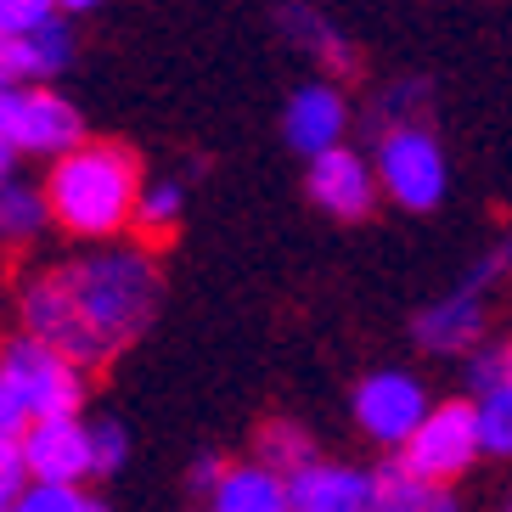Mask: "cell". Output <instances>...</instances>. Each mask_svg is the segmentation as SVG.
<instances>
[{
    "instance_id": "cell-31",
    "label": "cell",
    "mask_w": 512,
    "mask_h": 512,
    "mask_svg": "<svg viewBox=\"0 0 512 512\" xmlns=\"http://www.w3.org/2000/svg\"><path fill=\"white\" fill-rule=\"evenodd\" d=\"M0 512H12V507H0Z\"/></svg>"
},
{
    "instance_id": "cell-26",
    "label": "cell",
    "mask_w": 512,
    "mask_h": 512,
    "mask_svg": "<svg viewBox=\"0 0 512 512\" xmlns=\"http://www.w3.org/2000/svg\"><path fill=\"white\" fill-rule=\"evenodd\" d=\"M226 473H231V467L220 462V456H197V462H192V490H203V496L214 501V490L226 484Z\"/></svg>"
},
{
    "instance_id": "cell-3",
    "label": "cell",
    "mask_w": 512,
    "mask_h": 512,
    "mask_svg": "<svg viewBox=\"0 0 512 512\" xmlns=\"http://www.w3.org/2000/svg\"><path fill=\"white\" fill-rule=\"evenodd\" d=\"M0 383L29 406L34 422L79 417V406H85V372L68 355H57L40 338H29V332L0 349Z\"/></svg>"
},
{
    "instance_id": "cell-30",
    "label": "cell",
    "mask_w": 512,
    "mask_h": 512,
    "mask_svg": "<svg viewBox=\"0 0 512 512\" xmlns=\"http://www.w3.org/2000/svg\"><path fill=\"white\" fill-rule=\"evenodd\" d=\"M501 512H512V496H507V501H501Z\"/></svg>"
},
{
    "instance_id": "cell-13",
    "label": "cell",
    "mask_w": 512,
    "mask_h": 512,
    "mask_svg": "<svg viewBox=\"0 0 512 512\" xmlns=\"http://www.w3.org/2000/svg\"><path fill=\"white\" fill-rule=\"evenodd\" d=\"M484 282L490 271H479L473 282H462L456 293H445L439 304H428L417 316V344L434 349V355H456V349H473L484 327Z\"/></svg>"
},
{
    "instance_id": "cell-11",
    "label": "cell",
    "mask_w": 512,
    "mask_h": 512,
    "mask_svg": "<svg viewBox=\"0 0 512 512\" xmlns=\"http://www.w3.org/2000/svg\"><path fill=\"white\" fill-rule=\"evenodd\" d=\"M287 507L293 512H372L377 479L349 462H316L299 479H287Z\"/></svg>"
},
{
    "instance_id": "cell-29",
    "label": "cell",
    "mask_w": 512,
    "mask_h": 512,
    "mask_svg": "<svg viewBox=\"0 0 512 512\" xmlns=\"http://www.w3.org/2000/svg\"><path fill=\"white\" fill-rule=\"evenodd\" d=\"M501 361H507V377H512V344H507V349H501Z\"/></svg>"
},
{
    "instance_id": "cell-19",
    "label": "cell",
    "mask_w": 512,
    "mask_h": 512,
    "mask_svg": "<svg viewBox=\"0 0 512 512\" xmlns=\"http://www.w3.org/2000/svg\"><path fill=\"white\" fill-rule=\"evenodd\" d=\"M473 411H479L484 451H490V456H512V377H501L490 394H479Z\"/></svg>"
},
{
    "instance_id": "cell-8",
    "label": "cell",
    "mask_w": 512,
    "mask_h": 512,
    "mask_svg": "<svg viewBox=\"0 0 512 512\" xmlns=\"http://www.w3.org/2000/svg\"><path fill=\"white\" fill-rule=\"evenodd\" d=\"M428 411H434V400H428V389L411 372H372L355 389V422L377 445H400L406 451L417 439V428L428 422Z\"/></svg>"
},
{
    "instance_id": "cell-14",
    "label": "cell",
    "mask_w": 512,
    "mask_h": 512,
    "mask_svg": "<svg viewBox=\"0 0 512 512\" xmlns=\"http://www.w3.org/2000/svg\"><path fill=\"white\" fill-rule=\"evenodd\" d=\"M68 57H74V40H68L62 23L29 34V40H0V85H17V91H23V79L62 74V62Z\"/></svg>"
},
{
    "instance_id": "cell-24",
    "label": "cell",
    "mask_w": 512,
    "mask_h": 512,
    "mask_svg": "<svg viewBox=\"0 0 512 512\" xmlns=\"http://www.w3.org/2000/svg\"><path fill=\"white\" fill-rule=\"evenodd\" d=\"M91 445H96V473H113V467L124 462V451H130V439H124L119 422H96Z\"/></svg>"
},
{
    "instance_id": "cell-17",
    "label": "cell",
    "mask_w": 512,
    "mask_h": 512,
    "mask_svg": "<svg viewBox=\"0 0 512 512\" xmlns=\"http://www.w3.org/2000/svg\"><path fill=\"white\" fill-rule=\"evenodd\" d=\"M259 467H271L276 479H299L304 467H316V439L299 422H265L259 428Z\"/></svg>"
},
{
    "instance_id": "cell-27",
    "label": "cell",
    "mask_w": 512,
    "mask_h": 512,
    "mask_svg": "<svg viewBox=\"0 0 512 512\" xmlns=\"http://www.w3.org/2000/svg\"><path fill=\"white\" fill-rule=\"evenodd\" d=\"M12 164H17V152H12V147H6V141H0V186L12 181Z\"/></svg>"
},
{
    "instance_id": "cell-22",
    "label": "cell",
    "mask_w": 512,
    "mask_h": 512,
    "mask_svg": "<svg viewBox=\"0 0 512 512\" xmlns=\"http://www.w3.org/2000/svg\"><path fill=\"white\" fill-rule=\"evenodd\" d=\"M12 512H107L102 501H91L79 484H29V496Z\"/></svg>"
},
{
    "instance_id": "cell-23",
    "label": "cell",
    "mask_w": 512,
    "mask_h": 512,
    "mask_svg": "<svg viewBox=\"0 0 512 512\" xmlns=\"http://www.w3.org/2000/svg\"><path fill=\"white\" fill-rule=\"evenodd\" d=\"M29 496V462H23V445H0V507H17Z\"/></svg>"
},
{
    "instance_id": "cell-18",
    "label": "cell",
    "mask_w": 512,
    "mask_h": 512,
    "mask_svg": "<svg viewBox=\"0 0 512 512\" xmlns=\"http://www.w3.org/2000/svg\"><path fill=\"white\" fill-rule=\"evenodd\" d=\"M46 214H51V203L40 192H29V186H17V181L0 186V237L6 242L34 237V231L46 226Z\"/></svg>"
},
{
    "instance_id": "cell-12",
    "label": "cell",
    "mask_w": 512,
    "mask_h": 512,
    "mask_svg": "<svg viewBox=\"0 0 512 512\" xmlns=\"http://www.w3.org/2000/svg\"><path fill=\"white\" fill-rule=\"evenodd\" d=\"M310 197H316V209L332 214V220H366L377 203V181H372V164H366L361 152H327L310 164Z\"/></svg>"
},
{
    "instance_id": "cell-16",
    "label": "cell",
    "mask_w": 512,
    "mask_h": 512,
    "mask_svg": "<svg viewBox=\"0 0 512 512\" xmlns=\"http://www.w3.org/2000/svg\"><path fill=\"white\" fill-rule=\"evenodd\" d=\"M209 512H293L287 507V479H276L271 467H231L226 484L214 490V507Z\"/></svg>"
},
{
    "instance_id": "cell-1",
    "label": "cell",
    "mask_w": 512,
    "mask_h": 512,
    "mask_svg": "<svg viewBox=\"0 0 512 512\" xmlns=\"http://www.w3.org/2000/svg\"><path fill=\"white\" fill-rule=\"evenodd\" d=\"M141 164L136 152L113 147V141H85L79 152L57 158L46 186L51 220H62V231L74 237H113V231L136 226L141 203Z\"/></svg>"
},
{
    "instance_id": "cell-9",
    "label": "cell",
    "mask_w": 512,
    "mask_h": 512,
    "mask_svg": "<svg viewBox=\"0 0 512 512\" xmlns=\"http://www.w3.org/2000/svg\"><path fill=\"white\" fill-rule=\"evenodd\" d=\"M23 462H29L34 484H79L85 473H96L91 428H85L79 417L34 422L29 434H23Z\"/></svg>"
},
{
    "instance_id": "cell-21",
    "label": "cell",
    "mask_w": 512,
    "mask_h": 512,
    "mask_svg": "<svg viewBox=\"0 0 512 512\" xmlns=\"http://www.w3.org/2000/svg\"><path fill=\"white\" fill-rule=\"evenodd\" d=\"M51 23H62L51 0H0V40H29Z\"/></svg>"
},
{
    "instance_id": "cell-20",
    "label": "cell",
    "mask_w": 512,
    "mask_h": 512,
    "mask_svg": "<svg viewBox=\"0 0 512 512\" xmlns=\"http://www.w3.org/2000/svg\"><path fill=\"white\" fill-rule=\"evenodd\" d=\"M175 220H181V186H169V181L147 186L136 203V231L141 237H169Z\"/></svg>"
},
{
    "instance_id": "cell-15",
    "label": "cell",
    "mask_w": 512,
    "mask_h": 512,
    "mask_svg": "<svg viewBox=\"0 0 512 512\" xmlns=\"http://www.w3.org/2000/svg\"><path fill=\"white\" fill-rule=\"evenodd\" d=\"M372 479H377V507H372V512H462L445 484L417 479V473H411L406 462L377 467Z\"/></svg>"
},
{
    "instance_id": "cell-7",
    "label": "cell",
    "mask_w": 512,
    "mask_h": 512,
    "mask_svg": "<svg viewBox=\"0 0 512 512\" xmlns=\"http://www.w3.org/2000/svg\"><path fill=\"white\" fill-rule=\"evenodd\" d=\"M479 451H484L479 411L467 406V400H445V406L428 411V422L417 428V439L406 445L400 462H406L417 479L445 484V479H456V473H467V467L479 462Z\"/></svg>"
},
{
    "instance_id": "cell-5",
    "label": "cell",
    "mask_w": 512,
    "mask_h": 512,
    "mask_svg": "<svg viewBox=\"0 0 512 512\" xmlns=\"http://www.w3.org/2000/svg\"><path fill=\"white\" fill-rule=\"evenodd\" d=\"M377 186L400 203V209H434L445 197V152L422 124H394L377 141Z\"/></svg>"
},
{
    "instance_id": "cell-28",
    "label": "cell",
    "mask_w": 512,
    "mask_h": 512,
    "mask_svg": "<svg viewBox=\"0 0 512 512\" xmlns=\"http://www.w3.org/2000/svg\"><path fill=\"white\" fill-rule=\"evenodd\" d=\"M501 265H512V231L501 237Z\"/></svg>"
},
{
    "instance_id": "cell-25",
    "label": "cell",
    "mask_w": 512,
    "mask_h": 512,
    "mask_svg": "<svg viewBox=\"0 0 512 512\" xmlns=\"http://www.w3.org/2000/svg\"><path fill=\"white\" fill-rule=\"evenodd\" d=\"M29 428H34L29 406H23V400L0 383V445H23V434H29Z\"/></svg>"
},
{
    "instance_id": "cell-2",
    "label": "cell",
    "mask_w": 512,
    "mask_h": 512,
    "mask_svg": "<svg viewBox=\"0 0 512 512\" xmlns=\"http://www.w3.org/2000/svg\"><path fill=\"white\" fill-rule=\"evenodd\" d=\"M74 293L79 310L102 332L107 344L119 349L124 338H136L152 321V304H158V271L141 248H102L85 265H74Z\"/></svg>"
},
{
    "instance_id": "cell-6",
    "label": "cell",
    "mask_w": 512,
    "mask_h": 512,
    "mask_svg": "<svg viewBox=\"0 0 512 512\" xmlns=\"http://www.w3.org/2000/svg\"><path fill=\"white\" fill-rule=\"evenodd\" d=\"M0 141L12 152H46V158H68L79 152V113L62 96L40 91V85H0Z\"/></svg>"
},
{
    "instance_id": "cell-4",
    "label": "cell",
    "mask_w": 512,
    "mask_h": 512,
    "mask_svg": "<svg viewBox=\"0 0 512 512\" xmlns=\"http://www.w3.org/2000/svg\"><path fill=\"white\" fill-rule=\"evenodd\" d=\"M23 327H29V338H40L46 349L68 355L79 372H85V366H102L107 355H113V344H107L102 332L85 321V310H79V293H74V276L68 271H46L40 282H29V293H23Z\"/></svg>"
},
{
    "instance_id": "cell-10",
    "label": "cell",
    "mask_w": 512,
    "mask_h": 512,
    "mask_svg": "<svg viewBox=\"0 0 512 512\" xmlns=\"http://www.w3.org/2000/svg\"><path fill=\"white\" fill-rule=\"evenodd\" d=\"M344 124H349V107L338 96V85H299L282 107V136L293 152H304L310 164L327 158V152L344 147Z\"/></svg>"
}]
</instances>
